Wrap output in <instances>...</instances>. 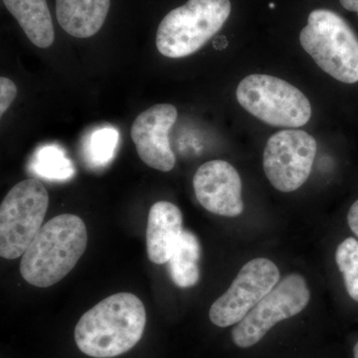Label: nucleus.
I'll return each instance as SVG.
<instances>
[{
    "label": "nucleus",
    "mask_w": 358,
    "mask_h": 358,
    "mask_svg": "<svg viewBox=\"0 0 358 358\" xmlns=\"http://www.w3.org/2000/svg\"><path fill=\"white\" fill-rule=\"evenodd\" d=\"M336 261L346 291L358 303V240L352 237L343 240L336 249Z\"/></svg>",
    "instance_id": "a211bd4d"
},
{
    "label": "nucleus",
    "mask_w": 358,
    "mask_h": 358,
    "mask_svg": "<svg viewBox=\"0 0 358 358\" xmlns=\"http://www.w3.org/2000/svg\"><path fill=\"white\" fill-rule=\"evenodd\" d=\"M348 223L353 234L358 238V199L353 202L348 210Z\"/></svg>",
    "instance_id": "aec40b11"
},
{
    "label": "nucleus",
    "mask_w": 358,
    "mask_h": 358,
    "mask_svg": "<svg viewBox=\"0 0 358 358\" xmlns=\"http://www.w3.org/2000/svg\"><path fill=\"white\" fill-rule=\"evenodd\" d=\"M110 0H56V17L71 36L89 38L105 23Z\"/></svg>",
    "instance_id": "ddd939ff"
},
{
    "label": "nucleus",
    "mask_w": 358,
    "mask_h": 358,
    "mask_svg": "<svg viewBox=\"0 0 358 358\" xmlns=\"http://www.w3.org/2000/svg\"><path fill=\"white\" fill-rule=\"evenodd\" d=\"M26 36L39 48H48L55 39L46 0H2Z\"/></svg>",
    "instance_id": "4468645a"
},
{
    "label": "nucleus",
    "mask_w": 358,
    "mask_h": 358,
    "mask_svg": "<svg viewBox=\"0 0 358 358\" xmlns=\"http://www.w3.org/2000/svg\"><path fill=\"white\" fill-rule=\"evenodd\" d=\"M339 2L345 10L355 13L358 16V0H339Z\"/></svg>",
    "instance_id": "412c9836"
},
{
    "label": "nucleus",
    "mask_w": 358,
    "mask_h": 358,
    "mask_svg": "<svg viewBox=\"0 0 358 358\" xmlns=\"http://www.w3.org/2000/svg\"><path fill=\"white\" fill-rule=\"evenodd\" d=\"M145 324V308L136 294H115L82 315L75 327V341L88 357H119L141 341Z\"/></svg>",
    "instance_id": "f257e3e1"
},
{
    "label": "nucleus",
    "mask_w": 358,
    "mask_h": 358,
    "mask_svg": "<svg viewBox=\"0 0 358 358\" xmlns=\"http://www.w3.org/2000/svg\"><path fill=\"white\" fill-rule=\"evenodd\" d=\"M16 95H17V88L15 84L8 78H0V115L1 117L10 107Z\"/></svg>",
    "instance_id": "6ab92c4d"
},
{
    "label": "nucleus",
    "mask_w": 358,
    "mask_h": 358,
    "mask_svg": "<svg viewBox=\"0 0 358 358\" xmlns=\"http://www.w3.org/2000/svg\"><path fill=\"white\" fill-rule=\"evenodd\" d=\"M171 103H157L136 117L131 129V140L140 159L148 166L169 173L176 164L169 143V131L178 120Z\"/></svg>",
    "instance_id": "9d476101"
},
{
    "label": "nucleus",
    "mask_w": 358,
    "mask_h": 358,
    "mask_svg": "<svg viewBox=\"0 0 358 358\" xmlns=\"http://www.w3.org/2000/svg\"><path fill=\"white\" fill-rule=\"evenodd\" d=\"M317 141L301 129H284L273 134L266 143L263 166L275 189L293 192L312 173L317 155Z\"/></svg>",
    "instance_id": "6e6552de"
},
{
    "label": "nucleus",
    "mask_w": 358,
    "mask_h": 358,
    "mask_svg": "<svg viewBox=\"0 0 358 358\" xmlns=\"http://www.w3.org/2000/svg\"><path fill=\"white\" fill-rule=\"evenodd\" d=\"M30 169L40 178L59 181L67 180L76 173L64 150L56 145L39 148L33 155Z\"/></svg>",
    "instance_id": "dca6fc26"
},
{
    "label": "nucleus",
    "mask_w": 358,
    "mask_h": 358,
    "mask_svg": "<svg viewBox=\"0 0 358 358\" xmlns=\"http://www.w3.org/2000/svg\"><path fill=\"white\" fill-rule=\"evenodd\" d=\"M353 355H355V358H358V343H357L355 348H353Z\"/></svg>",
    "instance_id": "4be33fe9"
},
{
    "label": "nucleus",
    "mask_w": 358,
    "mask_h": 358,
    "mask_svg": "<svg viewBox=\"0 0 358 358\" xmlns=\"http://www.w3.org/2000/svg\"><path fill=\"white\" fill-rule=\"evenodd\" d=\"M230 13V0H188L160 22L157 50L173 59L192 55L220 31Z\"/></svg>",
    "instance_id": "20e7f679"
},
{
    "label": "nucleus",
    "mask_w": 358,
    "mask_h": 358,
    "mask_svg": "<svg viewBox=\"0 0 358 358\" xmlns=\"http://www.w3.org/2000/svg\"><path fill=\"white\" fill-rule=\"evenodd\" d=\"M88 232L74 214H61L42 226L22 255L20 274L38 288H48L64 279L84 255Z\"/></svg>",
    "instance_id": "f03ea898"
},
{
    "label": "nucleus",
    "mask_w": 358,
    "mask_h": 358,
    "mask_svg": "<svg viewBox=\"0 0 358 358\" xmlns=\"http://www.w3.org/2000/svg\"><path fill=\"white\" fill-rule=\"evenodd\" d=\"M193 188L200 205L211 213L237 217L244 211L241 178L225 160L202 164L193 178Z\"/></svg>",
    "instance_id": "9b49d317"
},
{
    "label": "nucleus",
    "mask_w": 358,
    "mask_h": 358,
    "mask_svg": "<svg viewBox=\"0 0 358 358\" xmlns=\"http://www.w3.org/2000/svg\"><path fill=\"white\" fill-rule=\"evenodd\" d=\"M236 98L250 114L278 128H300L312 117L305 94L280 78L250 75L238 85Z\"/></svg>",
    "instance_id": "39448f33"
},
{
    "label": "nucleus",
    "mask_w": 358,
    "mask_h": 358,
    "mask_svg": "<svg viewBox=\"0 0 358 358\" xmlns=\"http://www.w3.org/2000/svg\"><path fill=\"white\" fill-rule=\"evenodd\" d=\"M49 205L45 186L35 178L11 188L0 205V256L14 260L22 256L43 226Z\"/></svg>",
    "instance_id": "423d86ee"
},
{
    "label": "nucleus",
    "mask_w": 358,
    "mask_h": 358,
    "mask_svg": "<svg viewBox=\"0 0 358 358\" xmlns=\"http://www.w3.org/2000/svg\"><path fill=\"white\" fill-rule=\"evenodd\" d=\"M310 298V289L303 275H286L234 327L233 343L241 348L257 345L278 322L300 313L307 307Z\"/></svg>",
    "instance_id": "0eeeda50"
},
{
    "label": "nucleus",
    "mask_w": 358,
    "mask_h": 358,
    "mask_svg": "<svg viewBox=\"0 0 358 358\" xmlns=\"http://www.w3.org/2000/svg\"><path fill=\"white\" fill-rule=\"evenodd\" d=\"M200 256L199 239L190 231L183 230L173 256L167 262L171 280L179 288H192L199 282Z\"/></svg>",
    "instance_id": "2eb2a0df"
},
{
    "label": "nucleus",
    "mask_w": 358,
    "mask_h": 358,
    "mask_svg": "<svg viewBox=\"0 0 358 358\" xmlns=\"http://www.w3.org/2000/svg\"><path fill=\"white\" fill-rule=\"evenodd\" d=\"M182 232V214L176 205L167 201L152 205L148 218V259L157 265L169 262Z\"/></svg>",
    "instance_id": "f8f14e48"
},
{
    "label": "nucleus",
    "mask_w": 358,
    "mask_h": 358,
    "mask_svg": "<svg viewBox=\"0 0 358 358\" xmlns=\"http://www.w3.org/2000/svg\"><path fill=\"white\" fill-rule=\"evenodd\" d=\"M274 262L257 258L245 264L230 288L214 301L209 310L212 324L220 327L237 324L280 282Z\"/></svg>",
    "instance_id": "1a4fd4ad"
},
{
    "label": "nucleus",
    "mask_w": 358,
    "mask_h": 358,
    "mask_svg": "<svg viewBox=\"0 0 358 358\" xmlns=\"http://www.w3.org/2000/svg\"><path fill=\"white\" fill-rule=\"evenodd\" d=\"M119 133L113 127H103L90 134L85 145L87 159L93 166H107L114 159Z\"/></svg>",
    "instance_id": "f3484780"
},
{
    "label": "nucleus",
    "mask_w": 358,
    "mask_h": 358,
    "mask_svg": "<svg viewBox=\"0 0 358 358\" xmlns=\"http://www.w3.org/2000/svg\"><path fill=\"white\" fill-rule=\"evenodd\" d=\"M300 42L327 75L346 86L358 85V35L339 14L329 9L313 10Z\"/></svg>",
    "instance_id": "7ed1b4c3"
}]
</instances>
